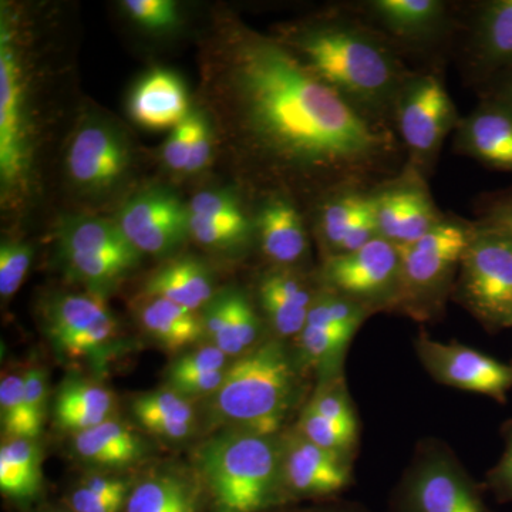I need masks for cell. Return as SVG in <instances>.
<instances>
[{
    "label": "cell",
    "instance_id": "obj_8",
    "mask_svg": "<svg viewBox=\"0 0 512 512\" xmlns=\"http://www.w3.org/2000/svg\"><path fill=\"white\" fill-rule=\"evenodd\" d=\"M461 117L436 73L413 72L394 106L393 127L406 153V164L429 178L441 147Z\"/></svg>",
    "mask_w": 512,
    "mask_h": 512
},
{
    "label": "cell",
    "instance_id": "obj_6",
    "mask_svg": "<svg viewBox=\"0 0 512 512\" xmlns=\"http://www.w3.org/2000/svg\"><path fill=\"white\" fill-rule=\"evenodd\" d=\"M451 299L488 332L512 328L511 231L493 222H474Z\"/></svg>",
    "mask_w": 512,
    "mask_h": 512
},
{
    "label": "cell",
    "instance_id": "obj_2",
    "mask_svg": "<svg viewBox=\"0 0 512 512\" xmlns=\"http://www.w3.org/2000/svg\"><path fill=\"white\" fill-rule=\"evenodd\" d=\"M282 43L360 116L394 128V106L413 70L357 13L306 26Z\"/></svg>",
    "mask_w": 512,
    "mask_h": 512
},
{
    "label": "cell",
    "instance_id": "obj_36",
    "mask_svg": "<svg viewBox=\"0 0 512 512\" xmlns=\"http://www.w3.org/2000/svg\"><path fill=\"white\" fill-rule=\"evenodd\" d=\"M251 228L249 220H218L190 212V235L205 247H237L247 241Z\"/></svg>",
    "mask_w": 512,
    "mask_h": 512
},
{
    "label": "cell",
    "instance_id": "obj_27",
    "mask_svg": "<svg viewBox=\"0 0 512 512\" xmlns=\"http://www.w3.org/2000/svg\"><path fill=\"white\" fill-rule=\"evenodd\" d=\"M42 450L36 439H8L0 448V491L16 501H29L42 488Z\"/></svg>",
    "mask_w": 512,
    "mask_h": 512
},
{
    "label": "cell",
    "instance_id": "obj_38",
    "mask_svg": "<svg viewBox=\"0 0 512 512\" xmlns=\"http://www.w3.org/2000/svg\"><path fill=\"white\" fill-rule=\"evenodd\" d=\"M229 357L215 345L204 346L181 356L168 372V382L184 377L208 375L220 372L229 366Z\"/></svg>",
    "mask_w": 512,
    "mask_h": 512
},
{
    "label": "cell",
    "instance_id": "obj_13",
    "mask_svg": "<svg viewBox=\"0 0 512 512\" xmlns=\"http://www.w3.org/2000/svg\"><path fill=\"white\" fill-rule=\"evenodd\" d=\"M375 211L379 237L397 247L413 244L446 217L434 204L427 178L407 164L375 188Z\"/></svg>",
    "mask_w": 512,
    "mask_h": 512
},
{
    "label": "cell",
    "instance_id": "obj_28",
    "mask_svg": "<svg viewBox=\"0 0 512 512\" xmlns=\"http://www.w3.org/2000/svg\"><path fill=\"white\" fill-rule=\"evenodd\" d=\"M141 323L163 348H187L205 336L202 318L197 313L161 298H148L140 311Z\"/></svg>",
    "mask_w": 512,
    "mask_h": 512
},
{
    "label": "cell",
    "instance_id": "obj_14",
    "mask_svg": "<svg viewBox=\"0 0 512 512\" xmlns=\"http://www.w3.org/2000/svg\"><path fill=\"white\" fill-rule=\"evenodd\" d=\"M47 332L67 359H92L109 350L117 322L99 296L67 295L50 306Z\"/></svg>",
    "mask_w": 512,
    "mask_h": 512
},
{
    "label": "cell",
    "instance_id": "obj_1",
    "mask_svg": "<svg viewBox=\"0 0 512 512\" xmlns=\"http://www.w3.org/2000/svg\"><path fill=\"white\" fill-rule=\"evenodd\" d=\"M231 83L252 151L271 173L316 188L323 201L375 190L406 165L394 128L360 116L278 40L241 35Z\"/></svg>",
    "mask_w": 512,
    "mask_h": 512
},
{
    "label": "cell",
    "instance_id": "obj_17",
    "mask_svg": "<svg viewBox=\"0 0 512 512\" xmlns=\"http://www.w3.org/2000/svg\"><path fill=\"white\" fill-rule=\"evenodd\" d=\"M28 136L23 110L22 70L12 45L9 26L0 30V177L12 187L28 168Z\"/></svg>",
    "mask_w": 512,
    "mask_h": 512
},
{
    "label": "cell",
    "instance_id": "obj_3",
    "mask_svg": "<svg viewBox=\"0 0 512 512\" xmlns=\"http://www.w3.org/2000/svg\"><path fill=\"white\" fill-rule=\"evenodd\" d=\"M302 376L285 340H262L228 366L214 394L215 413L231 429L278 436L298 402Z\"/></svg>",
    "mask_w": 512,
    "mask_h": 512
},
{
    "label": "cell",
    "instance_id": "obj_7",
    "mask_svg": "<svg viewBox=\"0 0 512 512\" xmlns=\"http://www.w3.org/2000/svg\"><path fill=\"white\" fill-rule=\"evenodd\" d=\"M390 512H493L483 490L441 440H421L390 498Z\"/></svg>",
    "mask_w": 512,
    "mask_h": 512
},
{
    "label": "cell",
    "instance_id": "obj_12",
    "mask_svg": "<svg viewBox=\"0 0 512 512\" xmlns=\"http://www.w3.org/2000/svg\"><path fill=\"white\" fill-rule=\"evenodd\" d=\"M281 443L286 500H333L352 487L353 457L316 446L293 429Z\"/></svg>",
    "mask_w": 512,
    "mask_h": 512
},
{
    "label": "cell",
    "instance_id": "obj_30",
    "mask_svg": "<svg viewBox=\"0 0 512 512\" xmlns=\"http://www.w3.org/2000/svg\"><path fill=\"white\" fill-rule=\"evenodd\" d=\"M64 254L140 255L124 237L119 225L101 218H79L67 222L63 229Z\"/></svg>",
    "mask_w": 512,
    "mask_h": 512
},
{
    "label": "cell",
    "instance_id": "obj_48",
    "mask_svg": "<svg viewBox=\"0 0 512 512\" xmlns=\"http://www.w3.org/2000/svg\"><path fill=\"white\" fill-rule=\"evenodd\" d=\"M69 503L73 512H120L126 508V503L106 500L83 484L70 495Z\"/></svg>",
    "mask_w": 512,
    "mask_h": 512
},
{
    "label": "cell",
    "instance_id": "obj_18",
    "mask_svg": "<svg viewBox=\"0 0 512 512\" xmlns=\"http://www.w3.org/2000/svg\"><path fill=\"white\" fill-rule=\"evenodd\" d=\"M454 136L458 153L493 170L512 173V110L490 99L461 117Z\"/></svg>",
    "mask_w": 512,
    "mask_h": 512
},
{
    "label": "cell",
    "instance_id": "obj_41",
    "mask_svg": "<svg viewBox=\"0 0 512 512\" xmlns=\"http://www.w3.org/2000/svg\"><path fill=\"white\" fill-rule=\"evenodd\" d=\"M188 211L218 220H248L237 198L228 192L202 191L192 198Z\"/></svg>",
    "mask_w": 512,
    "mask_h": 512
},
{
    "label": "cell",
    "instance_id": "obj_50",
    "mask_svg": "<svg viewBox=\"0 0 512 512\" xmlns=\"http://www.w3.org/2000/svg\"><path fill=\"white\" fill-rule=\"evenodd\" d=\"M481 99H490L512 110V67L481 87Z\"/></svg>",
    "mask_w": 512,
    "mask_h": 512
},
{
    "label": "cell",
    "instance_id": "obj_25",
    "mask_svg": "<svg viewBox=\"0 0 512 512\" xmlns=\"http://www.w3.org/2000/svg\"><path fill=\"white\" fill-rule=\"evenodd\" d=\"M114 397L97 383L70 380L57 394L55 414L60 429L70 433L92 429L111 419Z\"/></svg>",
    "mask_w": 512,
    "mask_h": 512
},
{
    "label": "cell",
    "instance_id": "obj_16",
    "mask_svg": "<svg viewBox=\"0 0 512 512\" xmlns=\"http://www.w3.org/2000/svg\"><path fill=\"white\" fill-rule=\"evenodd\" d=\"M124 237L138 252L165 254L190 234V211L170 192H143L120 212Z\"/></svg>",
    "mask_w": 512,
    "mask_h": 512
},
{
    "label": "cell",
    "instance_id": "obj_15",
    "mask_svg": "<svg viewBox=\"0 0 512 512\" xmlns=\"http://www.w3.org/2000/svg\"><path fill=\"white\" fill-rule=\"evenodd\" d=\"M466 76L483 87L512 67V0L471 6L466 19Z\"/></svg>",
    "mask_w": 512,
    "mask_h": 512
},
{
    "label": "cell",
    "instance_id": "obj_23",
    "mask_svg": "<svg viewBox=\"0 0 512 512\" xmlns=\"http://www.w3.org/2000/svg\"><path fill=\"white\" fill-rule=\"evenodd\" d=\"M73 448L84 463L106 470L133 466L146 454L143 440L126 424L113 419L74 434Z\"/></svg>",
    "mask_w": 512,
    "mask_h": 512
},
{
    "label": "cell",
    "instance_id": "obj_10",
    "mask_svg": "<svg viewBox=\"0 0 512 512\" xmlns=\"http://www.w3.org/2000/svg\"><path fill=\"white\" fill-rule=\"evenodd\" d=\"M414 350L437 383L491 397L498 403L507 402V394L512 390L511 363L507 365L461 343L439 342L426 333L416 336Z\"/></svg>",
    "mask_w": 512,
    "mask_h": 512
},
{
    "label": "cell",
    "instance_id": "obj_37",
    "mask_svg": "<svg viewBox=\"0 0 512 512\" xmlns=\"http://www.w3.org/2000/svg\"><path fill=\"white\" fill-rule=\"evenodd\" d=\"M33 251L22 242H6L0 247V295L10 298L19 291L32 264Z\"/></svg>",
    "mask_w": 512,
    "mask_h": 512
},
{
    "label": "cell",
    "instance_id": "obj_4",
    "mask_svg": "<svg viewBox=\"0 0 512 512\" xmlns=\"http://www.w3.org/2000/svg\"><path fill=\"white\" fill-rule=\"evenodd\" d=\"M214 512H269L285 504L281 436L229 429L198 451Z\"/></svg>",
    "mask_w": 512,
    "mask_h": 512
},
{
    "label": "cell",
    "instance_id": "obj_40",
    "mask_svg": "<svg viewBox=\"0 0 512 512\" xmlns=\"http://www.w3.org/2000/svg\"><path fill=\"white\" fill-rule=\"evenodd\" d=\"M133 413H157L184 423H194V410L190 402L173 389L158 390L138 397L133 403Z\"/></svg>",
    "mask_w": 512,
    "mask_h": 512
},
{
    "label": "cell",
    "instance_id": "obj_20",
    "mask_svg": "<svg viewBox=\"0 0 512 512\" xmlns=\"http://www.w3.org/2000/svg\"><path fill=\"white\" fill-rule=\"evenodd\" d=\"M320 285L312 286L308 279L293 268H278L266 272L259 281L258 293L262 311L274 338L293 339L305 328L306 319Z\"/></svg>",
    "mask_w": 512,
    "mask_h": 512
},
{
    "label": "cell",
    "instance_id": "obj_19",
    "mask_svg": "<svg viewBox=\"0 0 512 512\" xmlns=\"http://www.w3.org/2000/svg\"><path fill=\"white\" fill-rule=\"evenodd\" d=\"M128 167L126 141L103 124L83 127L67 154V168L74 183L90 190L116 184Z\"/></svg>",
    "mask_w": 512,
    "mask_h": 512
},
{
    "label": "cell",
    "instance_id": "obj_52",
    "mask_svg": "<svg viewBox=\"0 0 512 512\" xmlns=\"http://www.w3.org/2000/svg\"><path fill=\"white\" fill-rule=\"evenodd\" d=\"M511 365H512V363H511Z\"/></svg>",
    "mask_w": 512,
    "mask_h": 512
},
{
    "label": "cell",
    "instance_id": "obj_9",
    "mask_svg": "<svg viewBox=\"0 0 512 512\" xmlns=\"http://www.w3.org/2000/svg\"><path fill=\"white\" fill-rule=\"evenodd\" d=\"M400 271V247L377 237L356 251L325 258L319 285L365 306L373 315L396 312Z\"/></svg>",
    "mask_w": 512,
    "mask_h": 512
},
{
    "label": "cell",
    "instance_id": "obj_47",
    "mask_svg": "<svg viewBox=\"0 0 512 512\" xmlns=\"http://www.w3.org/2000/svg\"><path fill=\"white\" fill-rule=\"evenodd\" d=\"M227 369L208 373V375L184 377V379L173 380V382L168 383H170V389L183 394L184 397L202 396V394L214 396L220 390L222 383H224Z\"/></svg>",
    "mask_w": 512,
    "mask_h": 512
},
{
    "label": "cell",
    "instance_id": "obj_24",
    "mask_svg": "<svg viewBox=\"0 0 512 512\" xmlns=\"http://www.w3.org/2000/svg\"><path fill=\"white\" fill-rule=\"evenodd\" d=\"M214 293L210 272L201 262L184 258L168 262L148 279V298H161L195 312L208 305Z\"/></svg>",
    "mask_w": 512,
    "mask_h": 512
},
{
    "label": "cell",
    "instance_id": "obj_42",
    "mask_svg": "<svg viewBox=\"0 0 512 512\" xmlns=\"http://www.w3.org/2000/svg\"><path fill=\"white\" fill-rule=\"evenodd\" d=\"M23 396H25V406L30 423H32L36 436H39L42 433L43 423H45L47 396H49L45 370L36 367L23 375Z\"/></svg>",
    "mask_w": 512,
    "mask_h": 512
},
{
    "label": "cell",
    "instance_id": "obj_39",
    "mask_svg": "<svg viewBox=\"0 0 512 512\" xmlns=\"http://www.w3.org/2000/svg\"><path fill=\"white\" fill-rule=\"evenodd\" d=\"M123 8L134 22L150 30H168L180 20L177 5L171 0H126Z\"/></svg>",
    "mask_w": 512,
    "mask_h": 512
},
{
    "label": "cell",
    "instance_id": "obj_45",
    "mask_svg": "<svg viewBox=\"0 0 512 512\" xmlns=\"http://www.w3.org/2000/svg\"><path fill=\"white\" fill-rule=\"evenodd\" d=\"M212 153L211 128L207 119L200 113H194V136H192L191 156L187 173H197L207 167Z\"/></svg>",
    "mask_w": 512,
    "mask_h": 512
},
{
    "label": "cell",
    "instance_id": "obj_43",
    "mask_svg": "<svg viewBox=\"0 0 512 512\" xmlns=\"http://www.w3.org/2000/svg\"><path fill=\"white\" fill-rule=\"evenodd\" d=\"M504 453L487 476L485 487L498 503H512V421L503 426Z\"/></svg>",
    "mask_w": 512,
    "mask_h": 512
},
{
    "label": "cell",
    "instance_id": "obj_22",
    "mask_svg": "<svg viewBox=\"0 0 512 512\" xmlns=\"http://www.w3.org/2000/svg\"><path fill=\"white\" fill-rule=\"evenodd\" d=\"M256 229L262 251L278 268H293L308 254V234L301 212L286 195L269 197L256 218Z\"/></svg>",
    "mask_w": 512,
    "mask_h": 512
},
{
    "label": "cell",
    "instance_id": "obj_44",
    "mask_svg": "<svg viewBox=\"0 0 512 512\" xmlns=\"http://www.w3.org/2000/svg\"><path fill=\"white\" fill-rule=\"evenodd\" d=\"M192 136H194V113L173 128L170 137L165 141L163 158L171 170H187L191 156Z\"/></svg>",
    "mask_w": 512,
    "mask_h": 512
},
{
    "label": "cell",
    "instance_id": "obj_11",
    "mask_svg": "<svg viewBox=\"0 0 512 512\" xmlns=\"http://www.w3.org/2000/svg\"><path fill=\"white\" fill-rule=\"evenodd\" d=\"M357 15L400 53L434 49L458 29L453 6L443 0H369Z\"/></svg>",
    "mask_w": 512,
    "mask_h": 512
},
{
    "label": "cell",
    "instance_id": "obj_5",
    "mask_svg": "<svg viewBox=\"0 0 512 512\" xmlns=\"http://www.w3.org/2000/svg\"><path fill=\"white\" fill-rule=\"evenodd\" d=\"M473 231L474 222L446 215L424 237L400 247L402 271L396 313L416 322H433L443 315Z\"/></svg>",
    "mask_w": 512,
    "mask_h": 512
},
{
    "label": "cell",
    "instance_id": "obj_26",
    "mask_svg": "<svg viewBox=\"0 0 512 512\" xmlns=\"http://www.w3.org/2000/svg\"><path fill=\"white\" fill-rule=\"evenodd\" d=\"M201 487L178 473H157L130 491L126 512H197Z\"/></svg>",
    "mask_w": 512,
    "mask_h": 512
},
{
    "label": "cell",
    "instance_id": "obj_49",
    "mask_svg": "<svg viewBox=\"0 0 512 512\" xmlns=\"http://www.w3.org/2000/svg\"><path fill=\"white\" fill-rule=\"evenodd\" d=\"M481 220L501 225L512 232V188L497 192L485 200Z\"/></svg>",
    "mask_w": 512,
    "mask_h": 512
},
{
    "label": "cell",
    "instance_id": "obj_51",
    "mask_svg": "<svg viewBox=\"0 0 512 512\" xmlns=\"http://www.w3.org/2000/svg\"><path fill=\"white\" fill-rule=\"evenodd\" d=\"M308 512H370L365 507L359 504L342 503L332 504L325 508H319V510H313Z\"/></svg>",
    "mask_w": 512,
    "mask_h": 512
},
{
    "label": "cell",
    "instance_id": "obj_31",
    "mask_svg": "<svg viewBox=\"0 0 512 512\" xmlns=\"http://www.w3.org/2000/svg\"><path fill=\"white\" fill-rule=\"evenodd\" d=\"M262 323L254 306L244 293L229 292L227 318L212 345L221 349L228 357L245 355L261 343Z\"/></svg>",
    "mask_w": 512,
    "mask_h": 512
},
{
    "label": "cell",
    "instance_id": "obj_35",
    "mask_svg": "<svg viewBox=\"0 0 512 512\" xmlns=\"http://www.w3.org/2000/svg\"><path fill=\"white\" fill-rule=\"evenodd\" d=\"M74 274L93 284L114 281L137 264L138 255L64 254Z\"/></svg>",
    "mask_w": 512,
    "mask_h": 512
},
{
    "label": "cell",
    "instance_id": "obj_46",
    "mask_svg": "<svg viewBox=\"0 0 512 512\" xmlns=\"http://www.w3.org/2000/svg\"><path fill=\"white\" fill-rule=\"evenodd\" d=\"M138 423L150 433L157 436L167 437L171 440H181L190 436L192 433V424L184 421L171 419L157 413H133Z\"/></svg>",
    "mask_w": 512,
    "mask_h": 512
},
{
    "label": "cell",
    "instance_id": "obj_33",
    "mask_svg": "<svg viewBox=\"0 0 512 512\" xmlns=\"http://www.w3.org/2000/svg\"><path fill=\"white\" fill-rule=\"evenodd\" d=\"M0 421L8 439H36L23 396V376L8 375L0 382Z\"/></svg>",
    "mask_w": 512,
    "mask_h": 512
},
{
    "label": "cell",
    "instance_id": "obj_32",
    "mask_svg": "<svg viewBox=\"0 0 512 512\" xmlns=\"http://www.w3.org/2000/svg\"><path fill=\"white\" fill-rule=\"evenodd\" d=\"M293 430L316 446L353 457L359 444V424L338 423L305 406Z\"/></svg>",
    "mask_w": 512,
    "mask_h": 512
},
{
    "label": "cell",
    "instance_id": "obj_29",
    "mask_svg": "<svg viewBox=\"0 0 512 512\" xmlns=\"http://www.w3.org/2000/svg\"><path fill=\"white\" fill-rule=\"evenodd\" d=\"M373 191L352 190L332 195L320 202L318 231L326 256L338 255L357 221L372 205Z\"/></svg>",
    "mask_w": 512,
    "mask_h": 512
},
{
    "label": "cell",
    "instance_id": "obj_21",
    "mask_svg": "<svg viewBox=\"0 0 512 512\" xmlns=\"http://www.w3.org/2000/svg\"><path fill=\"white\" fill-rule=\"evenodd\" d=\"M128 111L148 130H173L191 114L183 80L168 70H153L134 87Z\"/></svg>",
    "mask_w": 512,
    "mask_h": 512
},
{
    "label": "cell",
    "instance_id": "obj_34",
    "mask_svg": "<svg viewBox=\"0 0 512 512\" xmlns=\"http://www.w3.org/2000/svg\"><path fill=\"white\" fill-rule=\"evenodd\" d=\"M306 406L311 407L325 419L338 421V423L359 424L355 404L343 376L319 382Z\"/></svg>",
    "mask_w": 512,
    "mask_h": 512
}]
</instances>
